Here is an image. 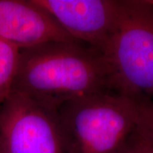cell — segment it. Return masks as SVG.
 I'll list each match as a JSON object with an SVG mask.
<instances>
[{"label": "cell", "mask_w": 153, "mask_h": 153, "mask_svg": "<svg viewBox=\"0 0 153 153\" xmlns=\"http://www.w3.org/2000/svg\"><path fill=\"white\" fill-rule=\"evenodd\" d=\"M111 92L153 97V0H119L117 26L105 50Z\"/></svg>", "instance_id": "obj_3"}, {"label": "cell", "mask_w": 153, "mask_h": 153, "mask_svg": "<svg viewBox=\"0 0 153 153\" xmlns=\"http://www.w3.org/2000/svg\"><path fill=\"white\" fill-rule=\"evenodd\" d=\"M57 115L66 153H118L138 126L134 100L111 91L66 103Z\"/></svg>", "instance_id": "obj_2"}, {"label": "cell", "mask_w": 153, "mask_h": 153, "mask_svg": "<svg viewBox=\"0 0 153 153\" xmlns=\"http://www.w3.org/2000/svg\"><path fill=\"white\" fill-rule=\"evenodd\" d=\"M138 115V126L153 140V99H134Z\"/></svg>", "instance_id": "obj_8"}, {"label": "cell", "mask_w": 153, "mask_h": 153, "mask_svg": "<svg viewBox=\"0 0 153 153\" xmlns=\"http://www.w3.org/2000/svg\"><path fill=\"white\" fill-rule=\"evenodd\" d=\"M0 39L21 50L75 41L34 0H0Z\"/></svg>", "instance_id": "obj_6"}, {"label": "cell", "mask_w": 153, "mask_h": 153, "mask_svg": "<svg viewBox=\"0 0 153 153\" xmlns=\"http://www.w3.org/2000/svg\"><path fill=\"white\" fill-rule=\"evenodd\" d=\"M13 91L57 111L76 99L111 91L107 64L80 42L45 43L21 50Z\"/></svg>", "instance_id": "obj_1"}, {"label": "cell", "mask_w": 153, "mask_h": 153, "mask_svg": "<svg viewBox=\"0 0 153 153\" xmlns=\"http://www.w3.org/2000/svg\"><path fill=\"white\" fill-rule=\"evenodd\" d=\"M21 49L0 39V108L13 92Z\"/></svg>", "instance_id": "obj_7"}, {"label": "cell", "mask_w": 153, "mask_h": 153, "mask_svg": "<svg viewBox=\"0 0 153 153\" xmlns=\"http://www.w3.org/2000/svg\"><path fill=\"white\" fill-rule=\"evenodd\" d=\"M118 153H153V140L139 126Z\"/></svg>", "instance_id": "obj_9"}, {"label": "cell", "mask_w": 153, "mask_h": 153, "mask_svg": "<svg viewBox=\"0 0 153 153\" xmlns=\"http://www.w3.org/2000/svg\"><path fill=\"white\" fill-rule=\"evenodd\" d=\"M72 39L102 55L114 33L118 0H34Z\"/></svg>", "instance_id": "obj_5"}, {"label": "cell", "mask_w": 153, "mask_h": 153, "mask_svg": "<svg viewBox=\"0 0 153 153\" xmlns=\"http://www.w3.org/2000/svg\"><path fill=\"white\" fill-rule=\"evenodd\" d=\"M0 153H66L57 111L13 91L0 108Z\"/></svg>", "instance_id": "obj_4"}]
</instances>
